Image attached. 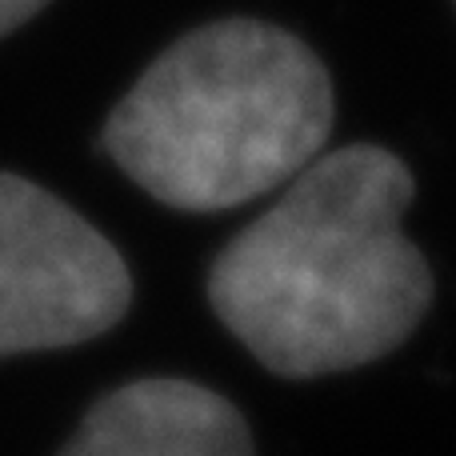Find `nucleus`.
<instances>
[{"mask_svg":"<svg viewBox=\"0 0 456 456\" xmlns=\"http://www.w3.org/2000/svg\"><path fill=\"white\" fill-rule=\"evenodd\" d=\"M412 197L417 181L396 152H324L221 248L208 305L276 377H332L380 361L417 332L436 292L401 224Z\"/></svg>","mask_w":456,"mask_h":456,"instance_id":"f257e3e1","label":"nucleus"},{"mask_svg":"<svg viewBox=\"0 0 456 456\" xmlns=\"http://www.w3.org/2000/svg\"><path fill=\"white\" fill-rule=\"evenodd\" d=\"M332 77L289 28L252 16L200 24L165 48L104 120L112 165L184 213L284 189L324 152Z\"/></svg>","mask_w":456,"mask_h":456,"instance_id":"f03ea898","label":"nucleus"},{"mask_svg":"<svg viewBox=\"0 0 456 456\" xmlns=\"http://www.w3.org/2000/svg\"><path fill=\"white\" fill-rule=\"evenodd\" d=\"M128 305L117 244L48 189L0 173V356L85 345Z\"/></svg>","mask_w":456,"mask_h":456,"instance_id":"7ed1b4c3","label":"nucleus"},{"mask_svg":"<svg viewBox=\"0 0 456 456\" xmlns=\"http://www.w3.org/2000/svg\"><path fill=\"white\" fill-rule=\"evenodd\" d=\"M61 456H256L248 420L197 380L144 377L104 393Z\"/></svg>","mask_w":456,"mask_h":456,"instance_id":"20e7f679","label":"nucleus"},{"mask_svg":"<svg viewBox=\"0 0 456 456\" xmlns=\"http://www.w3.org/2000/svg\"><path fill=\"white\" fill-rule=\"evenodd\" d=\"M45 4L48 0H0V37H8V32L20 28V24H28Z\"/></svg>","mask_w":456,"mask_h":456,"instance_id":"39448f33","label":"nucleus"}]
</instances>
